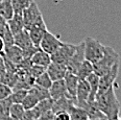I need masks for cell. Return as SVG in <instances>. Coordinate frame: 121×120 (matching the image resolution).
I'll return each mask as SVG.
<instances>
[{
  "instance_id": "40",
  "label": "cell",
  "mask_w": 121,
  "mask_h": 120,
  "mask_svg": "<svg viewBox=\"0 0 121 120\" xmlns=\"http://www.w3.org/2000/svg\"><path fill=\"white\" fill-rule=\"evenodd\" d=\"M119 119H120V120H121V116H120V117H119Z\"/></svg>"
},
{
  "instance_id": "10",
  "label": "cell",
  "mask_w": 121,
  "mask_h": 120,
  "mask_svg": "<svg viewBox=\"0 0 121 120\" xmlns=\"http://www.w3.org/2000/svg\"><path fill=\"white\" fill-rule=\"evenodd\" d=\"M1 56L4 57L5 60H7L9 62H11V63L17 65V66L24 60L22 49H20L19 47L16 46V45L6 47L5 50L3 52V54H1Z\"/></svg>"
},
{
  "instance_id": "15",
  "label": "cell",
  "mask_w": 121,
  "mask_h": 120,
  "mask_svg": "<svg viewBox=\"0 0 121 120\" xmlns=\"http://www.w3.org/2000/svg\"><path fill=\"white\" fill-rule=\"evenodd\" d=\"M14 45H16L17 47H19L22 50H26V49L30 48V47L35 46L32 44L31 40H30L29 34L26 29H23L18 34H16L14 36Z\"/></svg>"
},
{
  "instance_id": "16",
  "label": "cell",
  "mask_w": 121,
  "mask_h": 120,
  "mask_svg": "<svg viewBox=\"0 0 121 120\" xmlns=\"http://www.w3.org/2000/svg\"><path fill=\"white\" fill-rule=\"evenodd\" d=\"M30 62H31V65L47 68L51 63V57H50V54L46 53L45 51H43L39 48L34 53V56L30 57Z\"/></svg>"
},
{
  "instance_id": "31",
  "label": "cell",
  "mask_w": 121,
  "mask_h": 120,
  "mask_svg": "<svg viewBox=\"0 0 121 120\" xmlns=\"http://www.w3.org/2000/svg\"><path fill=\"white\" fill-rule=\"evenodd\" d=\"M12 102L9 98L0 100V118L9 116V109H11Z\"/></svg>"
},
{
  "instance_id": "13",
  "label": "cell",
  "mask_w": 121,
  "mask_h": 120,
  "mask_svg": "<svg viewBox=\"0 0 121 120\" xmlns=\"http://www.w3.org/2000/svg\"><path fill=\"white\" fill-rule=\"evenodd\" d=\"M64 81H65V86H66V90H67V93L69 95V97L71 99L75 101L76 103V100H75V95H76V89L77 86H78V77L77 75L73 73H70V72L67 71L66 75L64 77Z\"/></svg>"
},
{
  "instance_id": "4",
  "label": "cell",
  "mask_w": 121,
  "mask_h": 120,
  "mask_svg": "<svg viewBox=\"0 0 121 120\" xmlns=\"http://www.w3.org/2000/svg\"><path fill=\"white\" fill-rule=\"evenodd\" d=\"M22 16H23V21H24V28L26 30H29L37 23L44 21L41 11H40L39 6L35 1H32L30 3V5L23 12Z\"/></svg>"
},
{
  "instance_id": "7",
  "label": "cell",
  "mask_w": 121,
  "mask_h": 120,
  "mask_svg": "<svg viewBox=\"0 0 121 120\" xmlns=\"http://www.w3.org/2000/svg\"><path fill=\"white\" fill-rule=\"evenodd\" d=\"M119 64L120 63L116 64L109 72H107L105 74H103L99 77V88H98L97 96L104 93L105 91H108L111 87L115 85V81L118 76V72H119Z\"/></svg>"
},
{
  "instance_id": "18",
  "label": "cell",
  "mask_w": 121,
  "mask_h": 120,
  "mask_svg": "<svg viewBox=\"0 0 121 120\" xmlns=\"http://www.w3.org/2000/svg\"><path fill=\"white\" fill-rule=\"evenodd\" d=\"M6 23H7V26H9V30L12 31V34H14V36L16 34H18V32H20L21 30L25 29L22 14H14V16L9 20H7Z\"/></svg>"
},
{
  "instance_id": "9",
  "label": "cell",
  "mask_w": 121,
  "mask_h": 120,
  "mask_svg": "<svg viewBox=\"0 0 121 120\" xmlns=\"http://www.w3.org/2000/svg\"><path fill=\"white\" fill-rule=\"evenodd\" d=\"M90 95V86L88 84L87 79L78 81V86L76 89V95H75V100L76 104L79 107H84L88 102Z\"/></svg>"
},
{
  "instance_id": "3",
  "label": "cell",
  "mask_w": 121,
  "mask_h": 120,
  "mask_svg": "<svg viewBox=\"0 0 121 120\" xmlns=\"http://www.w3.org/2000/svg\"><path fill=\"white\" fill-rule=\"evenodd\" d=\"M85 43V60L92 64H95L102 57L104 53V45L98 40L87 37L84 40Z\"/></svg>"
},
{
  "instance_id": "6",
  "label": "cell",
  "mask_w": 121,
  "mask_h": 120,
  "mask_svg": "<svg viewBox=\"0 0 121 120\" xmlns=\"http://www.w3.org/2000/svg\"><path fill=\"white\" fill-rule=\"evenodd\" d=\"M63 43H64V42L60 41L56 36H54L52 32L47 30L45 32L44 36H43L41 42H40L39 48L51 56L52 53H54V52L62 46Z\"/></svg>"
},
{
  "instance_id": "22",
  "label": "cell",
  "mask_w": 121,
  "mask_h": 120,
  "mask_svg": "<svg viewBox=\"0 0 121 120\" xmlns=\"http://www.w3.org/2000/svg\"><path fill=\"white\" fill-rule=\"evenodd\" d=\"M82 107H84V109L86 110V112H87L89 119H95V118L105 117L104 115L102 114V112L99 110V107H97V104H96V102L95 101L87 102V103H86Z\"/></svg>"
},
{
  "instance_id": "34",
  "label": "cell",
  "mask_w": 121,
  "mask_h": 120,
  "mask_svg": "<svg viewBox=\"0 0 121 120\" xmlns=\"http://www.w3.org/2000/svg\"><path fill=\"white\" fill-rule=\"evenodd\" d=\"M53 120H71V117L67 111H59L54 113Z\"/></svg>"
},
{
  "instance_id": "11",
  "label": "cell",
  "mask_w": 121,
  "mask_h": 120,
  "mask_svg": "<svg viewBox=\"0 0 121 120\" xmlns=\"http://www.w3.org/2000/svg\"><path fill=\"white\" fill-rule=\"evenodd\" d=\"M48 92H49L50 98H51L53 101L57 100V99H60V98H63V97H69V95L67 93L64 79L52 81V85L49 88Z\"/></svg>"
},
{
  "instance_id": "29",
  "label": "cell",
  "mask_w": 121,
  "mask_h": 120,
  "mask_svg": "<svg viewBox=\"0 0 121 120\" xmlns=\"http://www.w3.org/2000/svg\"><path fill=\"white\" fill-rule=\"evenodd\" d=\"M25 112V109L21 103H12L9 109V116L14 120H21Z\"/></svg>"
},
{
  "instance_id": "1",
  "label": "cell",
  "mask_w": 121,
  "mask_h": 120,
  "mask_svg": "<svg viewBox=\"0 0 121 120\" xmlns=\"http://www.w3.org/2000/svg\"><path fill=\"white\" fill-rule=\"evenodd\" d=\"M95 102L108 120H116L119 118L120 102L116 96L115 85L104 93L98 95L95 99Z\"/></svg>"
},
{
  "instance_id": "39",
  "label": "cell",
  "mask_w": 121,
  "mask_h": 120,
  "mask_svg": "<svg viewBox=\"0 0 121 120\" xmlns=\"http://www.w3.org/2000/svg\"><path fill=\"white\" fill-rule=\"evenodd\" d=\"M89 120H108L107 117H101V118H95V119H89Z\"/></svg>"
},
{
  "instance_id": "20",
  "label": "cell",
  "mask_w": 121,
  "mask_h": 120,
  "mask_svg": "<svg viewBox=\"0 0 121 120\" xmlns=\"http://www.w3.org/2000/svg\"><path fill=\"white\" fill-rule=\"evenodd\" d=\"M73 104H76L73 99H71L70 97H63V98H60V99H57V100L53 101L52 112H53V113L59 112V111H67L68 112Z\"/></svg>"
},
{
  "instance_id": "5",
  "label": "cell",
  "mask_w": 121,
  "mask_h": 120,
  "mask_svg": "<svg viewBox=\"0 0 121 120\" xmlns=\"http://www.w3.org/2000/svg\"><path fill=\"white\" fill-rule=\"evenodd\" d=\"M75 49H76V45L70 44V43H63L62 46L54 53H52L50 56L51 62L67 66V64L71 60L72 56L74 54Z\"/></svg>"
},
{
  "instance_id": "37",
  "label": "cell",
  "mask_w": 121,
  "mask_h": 120,
  "mask_svg": "<svg viewBox=\"0 0 121 120\" xmlns=\"http://www.w3.org/2000/svg\"><path fill=\"white\" fill-rule=\"evenodd\" d=\"M4 50H5V44H4L3 39L0 37V56H1V54H3Z\"/></svg>"
},
{
  "instance_id": "8",
  "label": "cell",
  "mask_w": 121,
  "mask_h": 120,
  "mask_svg": "<svg viewBox=\"0 0 121 120\" xmlns=\"http://www.w3.org/2000/svg\"><path fill=\"white\" fill-rule=\"evenodd\" d=\"M85 61V43L82 41L80 43L76 44V49H75L74 54L72 56L71 60L67 64V71L70 73H73L76 75L77 70L80 67L82 63Z\"/></svg>"
},
{
  "instance_id": "28",
  "label": "cell",
  "mask_w": 121,
  "mask_h": 120,
  "mask_svg": "<svg viewBox=\"0 0 121 120\" xmlns=\"http://www.w3.org/2000/svg\"><path fill=\"white\" fill-rule=\"evenodd\" d=\"M39 98L36 96L35 94H32L31 92H27L26 96H25V98L23 99V101H22V106L25 110H31L32 107H35L38 104V102H39Z\"/></svg>"
},
{
  "instance_id": "23",
  "label": "cell",
  "mask_w": 121,
  "mask_h": 120,
  "mask_svg": "<svg viewBox=\"0 0 121 120\" xmlns=\"http://www.w3.org/2000/svg\"><path fill=\"white\" fill-rule=\"evenodd\" d=\"M94 72V69H93V64L88 62L87 60H85L84 62L82 63L80 67L77 70L76 75L78 77L79 81H84V79H87L88 76L90 74H92Z\"/></svg>"
},
{
  "instance_id": "21",
  "label": "cell",
  "mask_w": 121,
  "mask_h": 120,
  "mask_svg": "<svg viewBox=\"0 0 121 120\" xmlns=\"http://www.w3.org/2000/svg\"><path fill=\"white\" fill-rule=\"evenodd\" d=\"M68 113L70 114L71 120H89L86 110L82 107L77 106V104H73L69 109Z\"/></svg>"
},
{
  "instance_id": "12",
  "label": "cell",
  "mask_w": 121,
  "mask_h": 120,
  "mask_svg": "<svg viewBox=\"0 0 121 120\" xmlns=\"http://www.w3.org/2000/svg\"><path fill=\"white\" fill-rule=\"evenodd\" d=\"M47 30H48V29H47V26H46V24H45V21L37 23L36 25L32 26L29 30H27L29 34V37H30V40H31L32 44L36 47H39L40 42H41L43 36H44L45 32Z\"/></svg>"
},
{
  "instance_id": "26",
  "label": "cell",
  "mask_w": 121,
  "mask_h": 120,
  "mask_svg": "<svg viewBox=\"0 0 121 120\" xmlns=\"http://www.w3.org/2000/svg\"><path fill=\"white\" fill-rule=\"evenodd\" d=\"M27 92H28V90H25V89H16V90L13 89V92L9 95V99L11 100L12 103H22Z\"/></svg>"
},
{
  "instance_id": "41",
  "label": "cell",
  "mask_w": 121,
  "mask_h": 120,
  "mask_svg": "<svg viewBox=\"0 0 121 120\" xmlns=\"http://www.w3.org/2000/svg\"><path fill=\"white\" fill-rule=\"evenodd\" d=\"M116 120H120V119H119V118H118V119H116Z\"/></svg>"
},
{
  "instance_id": "33",
  "label": "cell",
  "mask_w": 121,
  "mask_h": 120,
  "mask_svg": "<svg viewBox=\"0 0 121 120\" xmlns=\"http://www.w3.org/2000/svg\"><path fill=\"white\" fill-rule=\"evenodd\" d=\"M47 68H44V67L41 66H36V65H31L30 68L28 69V73L30 74V76H32L35 79L37 78L39 75H41L42 73H44L46 71Z\"/></svg>"
},
{
  "instance_id": "24",
  "label": "cell",
  "mask_w": 121,
  "mask_h": 120,
  "mask_svg": "<svg viewBox=\"0 0 121 120\" xmlns=\"http://www.w3.org/2000/svg\"><path fill=\"white\" fill-rule=\"evenodd\" d=\"M14 9H13L11 0H2L0 1V16L5 21L9 20L14 16Z\"/></svg>"
},
{
  "instance_id": "30",
  "label": "cell",
  "mask_w": 121,
  "mask_h": 120,
  "mask_svg": "<svg viewBox=\"0 0 121 120\" xmlns=\"http://www.w3.org/2000/svg\"><path fill=\"white\" fill-rule=\"evenodd\" d=\"M29 92H31L32 94H35L36 96L39 98V100H43V99H46V98H50L49 96V92L48 90L41 88V87L37 86V85H34L29 90Z\"/></svg>"
},
{
  "instance_id": "2",
  "label": "cell",
  "mask_w": 121,
  "mask_h": 120,
  "mask_svg": "<svg viewBox=\"0 0 121 120\" xmlns=\"http://www.w3.org/2000/svg\"><path fill=\"white\" fill-rule=\"evenodd\" d=\"M120 63V56L115 51L114 48L110 46L104 47V53L102 57L97 62V63L93 64V69H94V73L98 76H101L109 72L116 64Z\"/></svg>"
},
{
  "instance_id": "32",
  "label": "cell",
  "mask_w": 121,
  "mask_h": 120,
  "mask_svg": "<svg viewBox=\"0 0 121 120\" xmlns=\"http://www.w3.org/2000/svg\"><path fill=\"white\" fill-rule=\"evenodd\" d=\"M13 92V88L7 85L3 84V82H0V100H3L9 97V95Z\"/></svg>"
},
{
  "instance_id": "38",
  "label": "cell",
  "mask_w": 121,
  "mask_h": 120,
  "mask_svg": "<svg viewBox=\"0 0 121 120\" xmlns=\"http://www.w3.org/2000/svg\"><path fill=\"white\" fill-rule=\"evenodd\" d=\"M0 120H14L11 116H7V117H3V118H0Z\"/></svg>"
},
{
  "instance_id": "14",
  "label": "cell",
  "mask_w": 121,
  "mask_h": 120,
  "mask_svg": "<svg viewBox=\"0 0 121 120\" xmlns=\"http://www.w3.org/2000/svg\"><path fill=\"white\" fill-rule=\"evenodd\" d=\"M46 72L48 73V75L52 81H60V79H64V77L67 73V67L64 66V65L51 62L49 66L47 67Z\"/></svg>"
},
{
  "instance_id": "17",
  "label": "cell",
  "mask_w": 121,
  "mask_h": 120,
  "mask_svg": "<svg viewBox=\"0 0 121 120\" xmlns=\"http://www.w3.org/2000/svg\"><path fill=\"white\" fill-rule=\"evenodd\" d=\"M52 106H53V100L51 98H46L43 99V100H40L37 106L31 109V112L34 114V116L36 117V120L40 116H42L43 114H45L46 112L52 111Z\"/></svg>"
},
{
  "instance_id": "27",
  "label": "cell",
  "mask_w": 121,
  "mask_h": 120,
  "mask_svg": "<svg viewBox=\"0 0 121 120\" xmlns=\"http://www.w3.org/2000/svg\"><path fill=\"white\" fill-rule=\"evenodd\" d=\"M35 85H37V86L41 87V88H44L46 90H49V88L52 85V81L49 77L48 73L45 71L44 73H42L41 75H39L35 79Z\"/></svg>"
},
{
  "instance_id": "19",
  "label": "cell",
  "mask_w": 121,
  "mask_h": 120,
  "mask_svg": "<svg viewBox=\"0 0 121 120\" xmlns=\"http://www.w3.org/2000/svg\"><path fill=\"white\" fill-rule=\"evenodd\" d=\"M87 81L90 86V95H89V99L88 102H92L95 101L96 96L98 94V88H99V76L93 72L92 74H90L87 78Z\"/></svg>"
},
{
  "instance_id": "36",
  "label": "cell",
  "mask_w": 121,
  "mask_h": 120,
  "mask_svg": "<svg viewBox=\"0 0 121 120\" xmlns=\"http://www.w3.org/2000/svg\"><path fill=\"white\" fill-rule=\"evenodd\" d=\"M53 115L54 113L52 111H48L45 114H43L42 116H40L37 120H53Z\"/></svg>"
},
{
  "instance_id": "25",
  "label": "cell",
  "mask_w": 121,
  "mask_h": 120,
  "mask_svg": "<svg viewBox=\"0 0 121 120\" xmlns=\"http://www.w3.org/2000/svg\"><path fill=\"white\" fill-rule=\"evenodd\" d=\"M15 14H23L34 0H11Z\"/></svg>"
},
{
  "instance_id": "35",
  "label": "cell",
  "mask_w": 121,
  "mask_h": 120,
  "mask_svg": "<svg viewBox=\"0 0 121 120\" xmlns=\"http://www.w3.org/2000/svg\"><path fill=\"white\" fill-rule=\"evenodd\" d=\"M21 120H36V117L34 116L31 110H25L23 116H22Z\"/></svg>"
}]
</instances>
